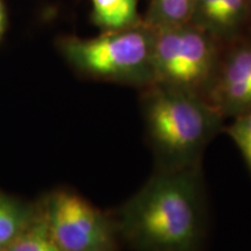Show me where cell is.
I'll return each instance as SVG.
<instances>
[{
  "mask_svg": "<svg viewBox=\"0 0 251 251\" xmlns=\"http://www.w3.org/2000/svg\"><path fill=\"white\" fill-rule=\"evenodd\" d=\"M36 212L0 193V251H5L24 233Z\"/></svg>",
  "mask_w": 251,
  "mask_h": 251,
  "instance_id": "9",
  "label": "cell"
},
{
  "mask_svg": "<svg viewBox=\"0 0 251 251\" xmlns=\"http://www.w3.org/2000/svg\"><path fill=\"white\" fill-rule=\"evenodd\" d=\"M92 21L101 31L121 30L143 24L140 0H90Z\"/></svg>",
  "mask_w": 251,
  "mask_h": 251,
  "instance_id": "8",
  "label": "cell"
},
{
  "mask_svg": "<svg viewBox=\"0 0 251 251\" xmlns=\"http://www.w3.org/2000/svg\"><path fill=\"white\" fill-rule=\"evenodd\" d=\"M152 37V28L143 23L101 31L90 39L63 37L58 48L72 67L86 76L143 90L153 84Z\"/></svg>",
  "mask_w": 251,
  "mask_h": 251,
  "instance_id": "3",
  "label": "cell"
},
{
  "mask_svg": "<svg viewBox=\"0 0 251 251\" xmlns=\"http://www.w3.org/2000/svg\"><path fill=\"white\" fill-rule=\"evenodd\" d=\"M5 251H63L47 224L42 207L37 208L30 225Z\"/></svg>",
  "mask_w": 251,
  "mask_h": 251,
  "instance_id": "11",
  "label": "cell"
},
{
  "mask_svg": "<svg viewBox=\"0 0 251 251\" xmlns=\"http://www.w3.org/2000/svg\"><path fill=\"white\" fill-rule=\"evenodd\" d=\"M249 12L248 0H197L190 24L219 41L231 42Z\"/></svg>",
  "mask_w": 251,
  "mask_h": 251,
  "instance_id": "7",
  "label": "cell"
},
{
  "mask_svg": "<svg viewBox=\"0 0 251 251\" xmlns=\"http://www.w3.org/2000/svg\"><path fill=\"white\" fill-rule=\"evenodd\" d=\"M248 4H249V9H251V0H248Z\"/></svg>",
  "mask_w": 251,
  "mask_h": 251,
  "instance_id": "14",
  "label": "cell"
},
{
  "mask_svg": "<svg viewBox=\"0 0 251 251\" xmlns=\"http://www.w3.org/2000/svg\"><path fill=\"white\" fill-rule=\"evenodd\" d=\"M197 0H148L143 23L151 28L188 24Z\"/></svg>",
  "mask_w": 251,
  "mask_h": 251,
  "instance_id": "10",
  "label": "cell"
},
{
  "mask_svg": "<svg viewBox=\"0 0 251 251\" xmlns=\"http://www.w3.org/2000/svg\"><path fill=\"white\" fill-rule=\"evenodd\" d=\"M42 208L63 251H117L120 235L115 218L79 194L58 190L47 198Z\"/></svg>",
  "mask_w": 251,
  "mask_h": 251,
  "instance_id": "5",
  "label": "cell"
},
{
  "mask_svg": "<svg viewBox=\"0 0 251 251\" xmlns=\"http://www.w3.org/2000/svg\"><path fill=\"white\" fill-rule=\"evenodd\" d=\"M224 129L237 147L251 175V112L233 118V122Z\"/></svg>",
  "mask_w": 251,
  "mask_h": 251,
  "instance_id": "12",
  "label": "cell"
},
{
  "mask_svg": "<svg viewBox=\"0 0 251 251\" xmlns=\"http://www.w3.org/2000/svg\"><path fill=\"white\" fill-rule=\"evenodd\" d=\"M6 21H7V19H6L5 7L1 0H0V39H1L2 34L6 29Z\"/></svg>",
  "mask_w": 251,
  "mask_h": 251,
  "instance_id": "13",
  "label": "cell"
},
{
  "mask_svg": "<svg viewBox=\"0 0 251 251\" xmlns=\"http://www.w3.org/2000/svg\"><path fill=\"white\" fill-rule=\"evenodd\" d=\"M120 237L139 251H194L205 227L201 168L157 170L120 207Z\"/></svg>",
  "mask_w": 251,
  "mask_h": 251,
  "instance_id": "1",
  "label": "cell"
},
{
  "mask_svg": "<svg viewBox=\"0 0 251 251\" xmlns=\"http://www.w3.org/2000/svg\"><path fill=\"white\" fill-rule=\"evenodd\" d=\"M144 128L158 169L199 166L209 142L224 130V120L202 97L152 84L143 89Z\"/></svg>",
  "mask_w": 251,
  "mask_h": 251,
  "instance_id": "2",
  "label": "cell"
},
{
  "mask_svg": "<svg viewBox=\"0 0 251 251\" xmlns=\"http://www.w3.org/2000/svg\"><path fill=\"white\" fill-rule=\"evenodd\" d=\"M152 31L153 84L206 99L219 69L221 43L190 23Z\"/></svg>",
  "mask_w": 251,
  "mask_h": 251,
  "instance_id": "4",
  "label": "cell"
},
{
  "mask_svg": "<svg viewBox=\"0 0 251 251\" xmlns=\"http://www.w3.org/2000/svg\"><path fill=\"white\" fill-rule=\"evenodd\" d=\"M206 100L225 119L251 112V43L222 52Z\"/></svg>",
  "mask_w": 251,
  "mask_h": 251,
  "instance_id": "6",
  "label": "cell"
}]
</instances>
